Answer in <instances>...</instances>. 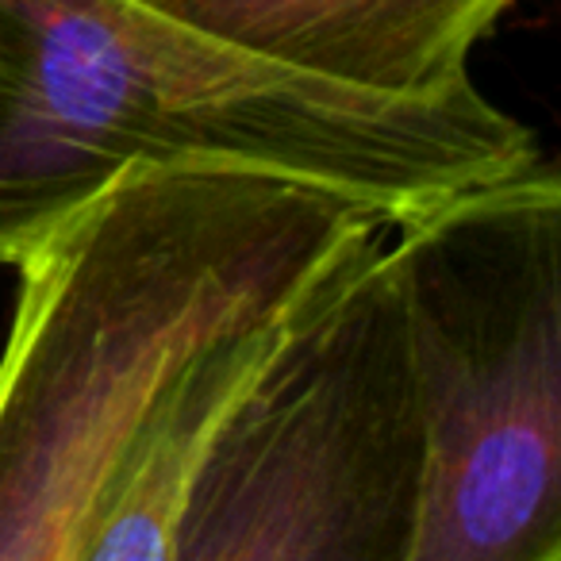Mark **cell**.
Listing matches in <instances>:
<instances>
[{"mask_svg": "<svg viewBox=\"0 0 561 561\" xmlns=\"http://www.w3.org/2000/svg\"><path fill=\"white\" fill-rule=\"evenodd\" d=\"M420 412L408 561H561V185L550 162L392 227Z\"/></svg>", "mask_w": 561, "mask_h": 561, "instance_id": "cell-3", "label": "cell"}, {"mask_svg": "<svg viewBox=\"0 0 561 561\" xmlns=\"http://www.w3.org/2000/svg\"><path fill=\"white\" fill-rule=\"evenodd\" d=\"M201 35L381 96L469 85V55L512 0H139Z\"/></svg>", "mask_w": 561, "mask_h": 561, "instance_id": "cell-5", "label": "cell"}, {"mask_svg": "<svg viewBox=\"0 0 561 561\" xmlns=\"http://www.w3.org/2000/svg\"><path fill=\"white\" fill-rule=\"evenodd\" d=\"M389 227L293 178L150 165L50 231L0 346V561H85L188 385Z\"/></svg>", "mask_w": 561, "mask_h": 561, "instance_id": "cell-1", "label": "cell"}, {"mask_svg": "<svg viewBox=\"0 0 561 561\" xmlns=\"http://www.w3.org/2000/svg\"><path fill=\"white\" fill-rule=\"evenodd\" d=\"M542 158L538 135L473 81L362 93L139 0H0V270L150 165L293 178L400 227Z\"/></svg>", "mask_w": 561, "mask_h": 561, "instance_id": "cell-2", "label": "cell"}, {"mask_svg": "<svg viewBox=\"0 0 561 561\" xmlns=\"http://www.w3.org/2000/svg\"><path fill=\"white\" fill-rule=\"evenodd\" d=\"M392 227L219 408L162 561H408L420 412Z\"/></svg>", "mask_w": 561, "mask_h": 561, "instance_id": "cell-4", "label": "cell"}]
</instances>
